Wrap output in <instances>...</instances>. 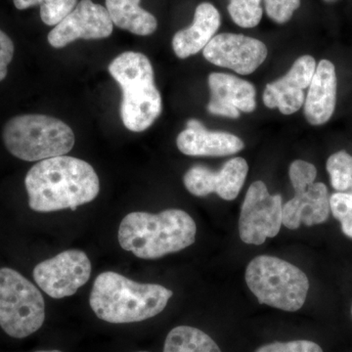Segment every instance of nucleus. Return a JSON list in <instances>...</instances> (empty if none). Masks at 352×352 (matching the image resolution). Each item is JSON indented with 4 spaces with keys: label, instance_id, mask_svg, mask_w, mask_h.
Wrapping results in <instances>:
<instances>
[{
    "label": "nucleus",
    "instance_id": "nucleus-1",
    "mask_svg": "<svg viewBox=\"0 0 352 352\" xmlns=\"http://www.w3.org/2000/svg\"><path fill=\"white\" fill-rule=\"evenodd\" d=\"M29 206L34 212L76 210L96 199L100 182L94 168L78 157L60 156L43 160L25 178Z\"/></svg>",
    "mask_w": 352,
    "mask_h": 352
},
{
    "label": "nucleus",
    "instance_id": "nucleus-2",
    "mask_svg": "<svg viewBox=\"0 0 352 352\" xmlns=\"http://www.w3.org/2000/svg\"><path fill=\"white\" fill-rule=\"evenodd\" d=\"M195 221L186 212L170 208L160 214L131 212L120 224V247L138 258L157 259L195 243Z\"/></svg>",
    "mask_w": 352,
    "mask_h": 352
},
{
    "label": "nucleus",
    "instance_id": "nucleus-3",
    "mask_svg": "<svg viewBox=\"0 0 352 352\" xmlns=\"http://www.w3.org/2000/svg\"><path fill=\"white\" fill-rule=\"evenodd\" d=\"M173 296V291L161 285L138 283L120 273L107 271L95 279L89 303L101 320L135 323L161 314Z\"/></svg>",
    "mask_w": 352,
    "mask_h": 352
},
{
    "label": "nucleus",
    "instance_id": "nucleus-4",
    "mask_svg": "<svg viewBox=\"0 0 352 352\" xmlns=\"http://www.w3.org/2000/svg\"><path fill=\"white\" fill-rule=\"evenodd\" d=\"M109 73L122 88L120 118L124 126L134 132L149 129L163 111L150 60L142 53L127 51L111 62Z\"/></svg>",
    "mask_w": 352,
    "mask_h": 352
},
{
    "label": "nucleus",
    "instance_id": "nucleus-5",
    "mask_svg": "<svg viewBox=\"0 0 352 352\" xmlns=\"http://www.w3.org/2000/svg\"><path fill=\"white\" fill-rule=\"evenodd\" d=\"M2 138L9 153L25 162L65 156L73 149L76 141L68 124L50 116L34 113L9 120Z\"/></svg>",
    "mask_w": 352,
    "mask_h": 352
},
{
    "label": "nucleus",
    "instance_id": "nucleus-6",
    "mask_svg": "<svg viewBox=\"0 0 352 352\" xmlns=\"http://www.w3.org/2000/svg\"><path fill=\"white\" fill-rule=\"evenodd\" d=\"M245 278L248 287L261 305L295 312L307 300L309 289L307 275L284 259L256 256L248 265Z\"/></svg>",
    "mask_w": 352,
    "mask_h": 352
},
{
    "label": "nucleus",
    "instance_id": "nucleus-7",
    "mask_svg": "<svg viewBox=\"0 0 352 352\" xmlns=\"http://www.w3.org/2000/svg\"><path fill=\"white\" fill-rule=\"evenodd\" d=\"M45 320L39 289L18 271L0 268V327L15 339L36 333Z\"/></svg>",
    "mask_w": 352,
    "mask_h": 352
},
{
    "label": "nucleus",
    "instance_id": "nucleus-8",
    "mask_svg": "<svg viewBox=\"0 0 352 352\" xmlns=\"http://www.w3.org/2000/svg\"><path fill=\"white\" fill-rule=\"evenodd\" d=\"M289 176L296 194L283 205L282 224L295 230L302 224L312 226L327 221L330 196L324 183L315 182L317 170L314 164L296 160L289 166Z\"/></svg>",
    "mask_w": 352,
    "mask_h": 352
},
{
    "label": "nucleus",
    "instance_id": "nucleus-9",
    "mask_svg": "<svg viewBox=\"0 0 352 352\" xmlns=\"http://www.w3.org/2000/svg\"><path fill=\"white\" fill-rule=\"evenodd\" d=\"M283 201L271 195L263 182L252 183L245 193L239 219L240 238L249 245H263L274 238L282 226Z\"/></svg>",
    "mask_w": 352,
    "mask_h": 352
},
{
    "label": "nucleus",
    "instance_id": "nucleus-10",
    "mask_svg": "<svg viewBox=\"0 0 352 352\" xmlns=\"http://www.w3.org/2000/svg\"><path fill=\"white\" fill-rule=\"evenodd\" d=\"M91 270V261L85 252L67 250L38 263L32 276L44 293L59 300L75 295L87 283Z\"/></svg>",
    "mask_w": 352,
    "mask_h": 352
},
{
    "label": "nucleus",
    "instance_id": "nucleus-11",
    "mask_svg": "<svg viewBox=\"0 0 352 352\" xmlns=\"http://www.w3.org/2000/svg\"><path fill=\"white\" fill-rule=\"evenodd\" d=\"M267 54L263 41L231 32L217 34L203 50L204 57L210 63L243 76L251 75L258 69Z\"/></svg>",
    "mask_w": 352,
    "mask_h": 352
},
{
    "label": "nucleus",
    "instance_id": "nucleus-12",
    "mask_svg": "<svg viewBox=\"0 0 352 352\" xmlns=\"http://www.w3.org/2000/svg\"><path fill=\"white\" fill-rule=\"evenodd\" d=\"M113 28L105 7L92 0H82L48 34V43L52 47L62 48L76 39L106 38L112 34Z\"/></svg>",
    "mask_w": 352,
    "mask_h": 352
},
{
    "label": "nucleus",
    "instance_id": "nucleus-13",
    "mask_svg": "<svg viewBox=\"0 0 352 352\" xmlns=\"http://www.w3.org/2000/svg\"><path fill=\"white\" fill-rule=\"evenodd\" d=\"M249 164L243 157L229 160L219 171L194 166L183 176L185 187L192 195L206 197L215 193L226 201L235 200L244 186Z\"/></svg>",
    "mask_w": 352,
    "mask_h": 352
},
{
    "label": "nucleus",
    "instance_id": "nucleus-14",
    "mask_svg": "<svg viewBox=\"0 0 352 352\" xmlns=\"http://www.w3.org/2000/svg\"><path fill=\"white\" fill-rule=\"evenodd\" d=\"M316 67V61L310 55L296 59L286 75L266 85L264 105L268 109H278L286 116L298 112L305 104V90L309 87Z\"/></svg>",
    "mask_w": 352,
    "mask_h": 352
},
{
    "label": "nucleus",
    "instance_id": "nucleus-15",
    "mask_svg": "<svg viewBox=\"0 0 352 352\" xmlns=\"http://www.w3.org/2000/svg\"><path fill=\"white\" fill-rule=\"evenodd\" d=\"M179 151L192 157H224L237 154L245 148L244 141L234 134L210 131L198 120L187 122L186 129L176 139Z\"/></svg>",
    "mask_w": 352,
    "mask_h": 352
},
{
    "label": "nucleus",
    "instance_id": "nucleus-16",
    "mask_svg": "<svg viewBox=\"0 0 352 352\" xmlns=\"http://www.w3.org/2000/svg\"><path fill=\"white\" fill-rule=\"evenodd\" d=\"M337 90L335 65L329 60H321L303 104L305 119L311 126H323L331 120L337 104Z\"/></svg>",
    "mask_w": 352,
    "mask_h": 352
},
{
    "label": "nucleus",
    "instance_id": "nucleus-17",
    "mask_svg": "<svg viewBox=\"0 0 352 352\" xmlns=\"http://www.w3.org/2000/svg\"><path fill=\"white\" fill-rule=\"evenodd\" d=\"M221 25V17L217 7L210 2L197 6L193 23L186 29L178 31L173 38L176 56L186 59L204 50L214 38Z\"/></svg>",
    "mask_w": 352,
    "mask_h": 352
},
{
    "label": "nucleus",
    "instance_id": "nucleus-18",
    "mask_svg": "<svg viewBox=\"0 0 352 352\" xmlns=\"http://www.w3.org/2000/svg\"><path fill=\"white\" fill-rule=\"evenodd\" d=\"M210 100L226 104L240 112L252 113L256 108V90L248 80L224 73L208 76Z\"/></svg>",
    "mask_w": 352,
    "mask_h": 352
},
{
    "label": "nucleus",
    "instance_id": "nucleus-19",
    "mask_svg": "<svg viewBox=\"0 0 352 352\" xmlns=\"http://www.w3.org/2000/svg\"><path fill=\"white\" fill-rule=\"evenodd\" d=\"M140 0H106V9L113 24L136 36L154 34L157 21L154 15L141 8Z\"/></svg>",
    "mask_w": 352,
    "mask_h": 352
},
{
    "label": "nucleus",
    "instance_id": "nucleus-20",
    "mask_svg": "<svg viewBox=\"0 0 352 352\" xmlns=\"http://www.w3.org/2000/svg\"><path fill=\"white\" fill-rule=\"evenodd\" d=\"M164 352H221L217 342L200 329L178 326L166 336Z\"/></svg>",
    "mask_w": 352,
    "mask_h": 352
},
{
    "label": "nucleus",
    "instance_id": "nucleus-21",
    "mask_svg": "<svg viewBox=\"0 0 352 352\" xmlns=\"http://www.w3.org/2000/svg\"><path fill=\"white\" fill-rule=\"evenodd\" d=\"M19 10L41 6V18L44 24L57 25L75 9L78 0H13Z\"/></svg>",
    "mask_w": 352,
    "mask_h": 352
},
{
    "label": "nucleus",
    "instance_id": "nucleus-22",
    "mask_svg": "<svg viewBox=\"0 0 352 352\" xmlns=\"http://www.w3.org/2000/svg\"><path fill=\"white\" fill-rule=\"evenodd\" d=\"M326 168L330 175L331 185L338 192L352 190V156L344 150L329 157Z\"/></svg>",
    "mask_w": 352,
    "mask_h": 352
},
{
    "label": "nucleus",
    "instance_id": "nucleus-23",
    "mask_svg": "<svg viewBox=\"0 0 352 352\" xmlns=\"http://www.w3.org/2000/svg\"><path fill=\"white\" fill-rule=\"evenodd\" d=\"M263 0H230L228 12L236 25L244 29L256 27L263 19Z\"/></svg>",
    "mask_w": 352,
    "mask_h": 352
},
{
    "label": "nucleus",
    "instance_id": "nucleus-24",
    "mask_svg": "<svg viewBox=\"0 0 352 352\" xmlns=\"http://www.w3.org/2000/svg\"><path fill=\"white\" fill-rule=\"evenodd\" d=\"M330 208L333 217L342 224V232L352 239V193H333L330 196Z\"/></svg>",
    "mask_w": 352,
    "mask_h": 352
},
{
    "label": "nucleus",
    "instance_id": "nucleus-25",
    "mask_svg": "<svg viewBox=\"0 0 352 352\" xmlns=\"http://www.w3.org/2000/svg\"><path fill=\"white\" fill-rule=\"evenodd\" d=\"M264 9L273 22L285 24L300 8V0H263Z\"/></svg>",
    "mask_w": 352,
    "mask_h": 352
},
{
    "label": "nucleus",
    "instance_id": "nucleus-26",
    "mask_svg": "<svg viewBox=\"0 0 352 352\" xmlns=\"http://www.w3.org/2000/svg\"><path fill=\"white\" fill-rule=\"evenodd\" d=\"M254 352H323V349L319 344L310 340H298L264 344Z\"/></svg>",
    "mask_w": 352,
    "mask_h": 352
},
{
    "label": "nucleus",
    "instance_id": "nucleus-27",
    "mask_svg": "<svg viewBox=\"0 0 352 352\" xmlns=\"http://www.w3.org/2000/svg\"><path fill=\"white\" fill-rule=\"evenodd\" d=\"M14 56V44L11 38L0 30V82L6 78L8 65Z\"/></svg>",
    "mask_w": 352,
    "mask_h": 352
},
{
    "label": "nucleus",
    "instance_id": "nucleus-28",
    "mask_svg": "<svg viewBox=\"0 0 352 352\" xmlns=\"http://www.w3.org/2000/svg\"><path fill=\"white\" fill-rule=\"evenodd\" d=\"M34 352H62L60 351H34Z\"/></svg>",
    "mask_w": 352,
    "mask_h": 352
},
{
    "label": "nucleus",
    "instance_id": "nucleus-29",
    "mask_svg": "<svg viewBox=\"0 0 352 352\" xmlns=\"http://www.w3.org/2000/svg\"><path fill=\"white\" fill-rule=\"evenodd\" d=\"M325 2H328V3H333V2L338 1V0H324Z\"/></svg>",
    "mask_w": 352,
    "mask_h": 352
},
{
    "label": "nucleus",
    "instance_id": "nucleus-30",
    "mask_svg": "<svg viewBox=\"0 0 352 352\" xmlns=\"http://www.w3.org/2000/svg\"><path fill=\"white\" fill-rule=\"evenodd\" d=\"M138 352H149V351H138Z\"/></svg>",
    "mask_w": 352,
    "mask_h": 352
},
{
    "label": "nucleus",
    "instance_id": "nucleus-31",
    "mask_svg": "<svg viewBox=\"0 0 352 352\" xmlns=\"http://www.w3.org/2000/svg\"><path fill=\"white\" fill-rule=\"evenodd\" d=\"M351 314H352V307H351Z\"/></svg>",
    "mask_w": 352,
    "mask_h": 352
}]
</instances>
